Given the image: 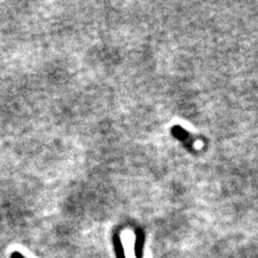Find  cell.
I'll return each mask as SVG.
<instances>
[{
	"label": "cell",
	"mask_w": 258,
	"mask_h": 258,
	"mask_svg": "<svg viewBox=\"0 0 258 258\" xmlns=\"http://www.w3.org/2000/svg\"><path fill=\"white\" fill-rule=\"evenodd\" d=\"M113 244H114L115 254H116L117 258H125L122 242H120V238L117 235H115L114 238H113Z\"/></svg>",
	"instance_id": "6da1fadb"
},
{
	"label": "cell",
	"mask_w": 258,
	"mask_h": 258,
	"mask_svg": "<svg viewBox=\"0 0 258 258\" xmlns=\"http://www.w3.org/2000/svg\"><path fill=\"white\" fill-rule=\"evenodd\" d=\"M137 232H138V231H137ZM142 241H143V235H142L141 231H139L138 233H137V242H136V252H137V255H138V256H140V254H141Z\"/></svg>",
	"instance_id": "7a4b0ae2"
},
{
	"label": "cell",
	"mask_w": 258,
	"mask_h": 258,
	"mask_svg": "<svg viewBox=\"0 0 258 258\" xmlns=\"http://www.w3.org/2000/svg\"><path fill=\"white\" fill-rule=\"evenodd\" d=\"M10 258H26L25 256H24L22 253H20V252H18V251H15V252H13L12 254H11V257Z\"/></svg>",
	"instance_id": "3957f363"
}]
</instances>
